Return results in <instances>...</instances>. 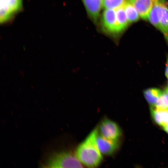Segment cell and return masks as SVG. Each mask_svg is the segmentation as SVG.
<instances>
[{
    "label": "cell",
    "instance_id": "obj_4",
    "mask_svg": "<svg viewBox=\"0 0 168 168\" xmlns=\"http://www.w3.org/2000/svg\"><path fill=\"white\" fill-rule=\"evenodd\" d=\"M99 130L100 135L110 140L118 141L121 135L118 125L108 119H105L102 121L100 125Z\"/></svg>",
    "mask_w": 168,
    "mask_h": 168
},
{
    "label": "cell",
    "instance_id": "obj_3",
    "mask_svg": "<svg viewBox=\"0 0 168 168\" xmlns=\"http://www.w3.org/2000/svg\"><path fill=\"white\" fill-rule=\"evenodd\" d=\"M22 9V0H0V23L10 21Z\"/></svg>",
    "mask_w": 168,
    "mask_h": 168
},
{
    "label": "cell",
    "instance_id": "obj_9",
    "mask_svg": "<svg viewBox=\"0 0 168 168\" xmlns=\"http://www.w3.org/2000/svg\"><path fill=\"white\" fill-rule=\"evenodd\" d=\"M160 2L159 30L168 43V2L166 0H160Z\"/></svg>",
    "mask_w": 168,
    "mask_h": 168
},
{
    "label": "cell",
    "instance_id": "obj_10",
    "mask_svg": "<svg viewBox=\"0 0 168 168\" xmlns=\"http://www.w3.org/2000/svg\"><path fill=\"white\" fill-rule=\"evenodd\" d=\"M151 111L153 118L157 124L162 127L168 124V109L152 106Z\"/></svg>",
    "mask_w": 168,
    "mask_h": 168
},
{
    "label": "cell",
    "instance_id": "obj_14",
    "mask_svg": "<svg viewBox=\"0 0 168 168\" xmlns=\"http://www.w3.org/2000/svg\"><path fill=\"white\" fill-rule=\"evenodd\" d=\"M162 91L156 88H148L143 92L147 102L152 106H154L162 94Z\"/></svg>",
    "mask_w": 168,
    "mask_h": 168
},
{
    "label": "cell",
    "instance_id": "obj_19",
    "mask_svg": "<svg viewBox=\"0 0 168 168\" xmlns=\"http://www.w3.org/2000/svg\"><path fill=\"white\" fill-rule=\"evenodd\" d=\"M167 87L168 88V86H167Z\"/></svg>",
    "mask_w": 168,
    "mask_h": 168
},
{
    "label": "cell",
    "instance_id": "obj_18",
    "mask_svg": "<svg viewBox=\"0 0 168 168\" xmlns=\"http://www.w3.org/2000/svg\"><path fill=\"white\" fill-rule=\"evenodd\" d=\"M163 128H164V130L168 133V124L164 126L163 127Z\"/></svg>",
    "mask_w": 168,
    "mask_h": 168
},
{
    "label": "cell",
    "instance_id": "obj_5",
    "mask_svg": "<svg viewBox=\"0 0 168 168\" xmlns=\"http://www.w3.org/2000/svg\"><path fill=\"white\" fill-rule=\"evenodd\" d=\"M101 25L103 30L110 35H118L115 10L105 9L101 17Z\"/></svg>",
    "mask_w": 168,
    "mask_h": 168
},
{
    "label": "cell",
    "instance_id": "obj_6",
    "mask_svg": "<svg viewBox=\"0 0 168 168\" xmlns=\"http://www.w3.org/2000/svg\"><path fill=\"white\" fill-rule=\"evenodd\" d=\"M96 142L97 147L102 154L109 155L114 153L119 147L118 141L107 139L98 132L96 137Z\"/></svg>",
    "mask_w": 168,
    "mask_h": 168
},
{
    "label": "cell",
    "instance_id": "obj_17",
    "mask_svg": "<svg viewBox=\"0 0 168 168\" xmlns=\"http://www.w3.org/2000/svg\"><path fill=\"white\" fill-rule=\"evenodd\" d=\"M165 75L168 79V58L167 60L165 69Z\"/></svg>",
    "mask_w": 168,
    "mask_h": 168
},
{
    "label": "cell",
    "instance_id": "obj_1",
    "mask_svg": "<svg viewBox=\"0 0 168 168\" xmlns=\"http://www.w3.org/2000/svg\"><path fill=\"white\" fill-rule=\"evenodd\" d=\"M98 128L92 130L77 147L75 155L79 161L86 166L95 167L101 162L103 157L96 142Z\"/></svg>",
    "mask_w": 168,
    "mask_h": 168
},
{
    "label": "cell",
    "instance_id": "obj_16",
    "mask_svg": "<svg viewBox=\"0 0 168 168\" xmlns=\"http://www.w3.org/2000/svg\"><path fill=\"white\" fill-rule=\"evenodd\" d=\"M157 108L168 109V88L162 91L161 95L154 106Z\"/></svg>",
    "mask_w": 168,
    "mask_h": 168
},
{
    "label": "cell",
    "instance_id": "obj_11",
    "mask_svg": "<svg viewBox=\"0 0 168 168\" xmlns=\"http://www.w3.org/2000/svg\"><path fill=\"white\" fill-rule=\"evenodd\" d=\"M115 10L117 32L119 35L124 32L130 23L127 18L123 7L116 9Z\"/></svg>",
    "mask_w": 168,
    "mask_h": 168
},
{
    "label": "cell",
    "instance_id": "obj_13",
    "mask_svg": "<svg viewBox=\"0 0 168 168\" xmlns=\"http://www.w3.org/2000/svg\"><path fill=\"white\" fill-rule=\"evenodd\" d=\"M123 7L127 18L130 24L135 22L139 20L140 17L136 9L127 0Z\"/></svg>",
    "mask_w": 168,
    "mask_h": 168
},
{
    "label": "cell",
    "instance_id": "obj_2",
    "mask_svg": "<svg viewBox=\"0 0 168 168\" xmlns=\"http://www.w3.org/2000/svg\"><path fill=\"white\" fill-rule=\"evenodd\" d=\"M44 166L48 168L83 167L81 162L75 154L68 151L54 153Z\"/></svg>",
    "mask_w": 168,
    "mask_h": 168
},
{
    "label": "cell",
    "instance_id": "obj_12",
    "mask_svg": "<svg viewBox=\"0 0 168 168\" xmlns=\"http://www.w3.org/2000/svg\"><path fill=\"white\" fill-rule=\"evenodd\" d=\"M160 7V0H157L150 11L147 18V20L150 22L159 30V16Z\"/></svg>",
    "mask_w": 168,
    "mask_h": 168
},
{
    "label": "cell",
    "instance_id": "obj_8",
    "mask_svg": "<svg viewBox=\"0 0 168 168\" xmlns=\"http://www.w3.org/2000/svg\"><path fill=\"white\" fill-rule=\"evenodd\" d=\"M135 8L140 17L147 20L148 14L157 0H127Z\"/></svg>",
    "mask_w": 168,
    "mask_h": 168
},
{
    "label": "cell",
    "instance_id": "obj_7",
    "mask_svg": "<svg viewBox=\"0 0 168 168\" xmlns=\"http://www.w3.org/2000/svg\"><path fill=\"white\" fill-rule=\"evenodd\" d=\"M90 19L95 23L99 20L103 0H82Z\"/></svg>",
    "mask_w": 168,
    "mask_h": 168
},
{
    "label": "cell",
    "instance_id": "obj_15",
    "mask_svg": "<svg viewBox=\"0 0 168 168\" xmlns=\"http://www.w3.org/2000/svg\"><path fill=\"white\" fill-rule=\"evenodd\" d=\"M126 0H103V7L105 9L115 10L123 7Z\"/></svg>",
    "mask_w": 168,
    "mask_h": 168
}]
</instances>
